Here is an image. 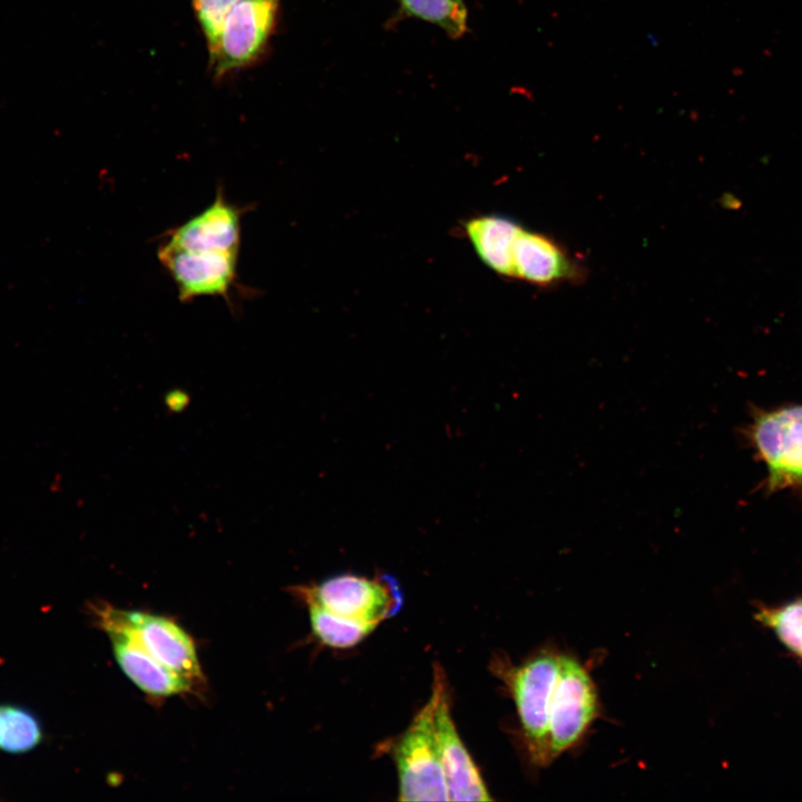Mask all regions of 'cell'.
<instances>
[{
	"mask_svg": "<svg viewBox=\"0 0 802 802\" xmlns=\"http://www.w3.org/2000/svg\"><path fill=\"white\" fill-rule=\"evenodd\" d=\"M446 687L442 667L436 664L428 702L389 746L398 772L400 801H449L436 732V712Z\"/></svg>",
	"mask_w": 802,
	"mask_h": 802,
	"instance_id": "1",
	"label": "cell"
},
{
	"mask_svg": "<svg viewBox=\"0 0 802 802\" xmlns=\"http://www.w3.org/2000/svg\"><path fill=\"white\" fill-rule=\"evenodd\" d=\"M559 665L560 654L552 651L540 652L517 666L498 655L490 665L515 701L528 756L539 767L552 762L549 710Z\"/></svg>",
	"mask_w": 802,
	"mask_h": 802,
	"instance_id": "2",
	"label": "cell"
},
{
	"mask_svg": "<svg viewBox=\"0 0 802 802\" xmlns=\"http://www.w3.org/2000/svg\"><path fill=\"white\" fill-rule=\"evenodd\" d=\"M745 438L766 468V492L802 496V404L754 410Z\"/></svg>",
	"mask_w": 802,
	"mask_h": 802,
	"instance_id": "3",
	"label": "cell"
},
{
	"mask_svg": "<svg viewBox=\"0 0 802 802\" xmlns=\"http://www.w3.org/2000/svg\"><path fill=\"white\" fill-rule=\"evenodd\" d=\"M88 609L99 629L120 628L151 657L194 686L203 679L193 638L172 619L139 610L119 609L98 602L89 604Z\"/></svg>",
	"mask_w": 802,
	"mask_h": 802,
	"instance_id": "4",
	"label": "cell"
},
{
	"mask_svg": "<svg viewBox=\"0 0 802 802\" xmlns=\"http://www.w3.org/2000/svg\"><path fill=\"white\" fill-rule=\"evenodd\" d=\"M281 0H241L227 16L215 51L208 56L215 80L250 68L265 56Z\"/></svg>",
	"mask_w": 802,
	"mask_h": 802,
	"instance_id": "5",
	"label": "cell"
},
{
	"mask_svg": "<svg viewBox=\"0 0 802 802\" xmlns=\"http://www.w3.org/2000/svg\"><path fill=\"white\" fill-rule=\"evenodd\" d=\"M598 713V695L588 671L576 658L560 654L549 710L551 761L583 739Z\"/></svg>",
	"mask_w": 802,
	"mask_h": 802,
	"instance_id": "6",
	"label": "cell"
},
{
	"mask_svg": "<svg viewBox=\"0 0 802 802\" xmlns=\"http://www.w3.org/2000/svg\"><path fill=\"white\" fill-rule=\"evenodd\" d=\"M296 590L300 596L336 615L375 625L395 614L402 605L399 586L385 577L370 579L342 574Z\"/></svg>",
	"mask_w": 802,
	"mask_h": 802,
	"instance_id": "7",
	"label": "cell"
},
{
	"mask_svg": "<svg viewBox=\"0 0 802 802\" xmlns=\"http://www.w3.org/2000/svg\"><path fill=\"white\" fill-rule=\"evenodd\" d=\"M157 257L174 281L182 302L219 296L229 303L237 280L238 253L188 250L164 241Z\"/></svg>",
	"mask_w": 802,
	"mask_h": 802,
	"instance_id": "8",
	"label": "cell"
},
{
	"mask_svg": "<svg viewBox=\"0 0 802 802\" xmlns=\"http://www.w3.org/2000/svg\"><path fill=\"white\" fill-rule=\"evenodd\" d=\"M515 278L537 286L577 283L585 277L579 260L552 237L521 227L512 252Z\"/></svg>",
	"mask_w": 802,
	"mask_h": 802,
	"instance_id": "9",
	"label": "cell"
},
{
	"mask_svg": "<svg viewBox=\"0 0 802 802\" xmlns=\"http://www.w3.org/2000/svg\"><path fill=\"white\" fill-rule=\"evenodd\" d=\"M244 208L227 200L224 189L204 211L169 229L166 242L188 250L238 253Z\"/></svg>",
	"mask_w": 802,
	"mask_h": 802,
	"instance_id": "10",
	"label": "cell"
},
{
	"mask_svg": "<svg viewBox=\"0 0 802 802\" xmlns=\"http://www.w3.org/2000/svg\"><path fill=\"white\" fill-rule=\"evenodd\" d=\"M436 732L449 801H490L489 791L453 723L448 688L442 691L437 712Z\"/></svg>",
	"mask_w": 802,
	"mask_h": 802,
	"instance_id": "11",
	"label": "cell"
},
{
	"mask_svg": "<svg viewBox=\"0 0 802 802\" xmlns=\"http://www.w3.org/2000/svg\"><path fill=\"white\" fill-rule=\"evenodd\" d=\"M115 659L124 674L144 693L168 697L189 692L194 684L170 671L143 649L125 630L105 627Z\"/></svg>",
	"mask_w": 802,
	"mask_h": 802,
	"instance_id": "12",
	"label": "cell"
},
{
	"mask_svg": "<svg viewBox=\"0 0 802 802\" xmlns=\"http://www.w3.org/2000/svg\"><path fill=\"white\" fill-rule=\"evenodd\" d=\"M522 226L499 214L477 216L464 224V231L479 258L501 276L512 277V252Z\"/></svg>",
	"mask_w": 802,
	"mask_h": 802,
	"instance_id": "13",
	"label": "cell"
},
{
	"mask_svg": "<svg viewBox=\"0 0 802 802\" xmlns=\"http://www.w3.org/2000/svg\"><path fill=\"white\" fill-rule=\"evenodd\" d=\"M309 608L311 627L314 635L325 645L334 648H349L364 639L378 625L350 619L336 615L304 598Z\"/></svg>",
	"mask_w": 802,
	"mask_h": 802,
	"instance_id": "14",
	"label": "cell"
},
{
	"mask_svg": "<svg viewBox=\"0 0 802 802\" xmlns=\"http://www.w3.org/2000/svg\"><path fill=\"white\" fill-rule=\"evenodd\" d=\"M43 740L42 725L31 711L10 703L0 704V751L27 753Z\"/></svg>",
	"mask_w": 802,
	"mask_h": 802,
	"instance_id": "15",
	"label": "cell"
},
{
	"mask_svg": "<svg viewBox=\"0 0 802 802\" xmlns=\"http://www.w3.org/2000/svg\"><path fill=\"white\" fill-rule=\"evenodd\" d=\"M412 16L442 28L452 38L467 30V9L462 0H400Z\"/></svg>",
	"mask_w": 802,
	"mask_h": 802,
	"instance_id": "16",
	"label": "cell"
},
{
	"mask_svg": "<svg viewBox=\"0 0 802 802\" xmlns=\"http://www.w3.org/2000/svg\"><path fill=\"white\" fill-rule=\"evenodd\" d=\"M241 0H192L193 11L205 38L208 56L218 43L224 22Z\"/></svg>",
	"mask_w": 802,
	"mask_h": 802,
	"instance_id": "17",
	"label": "cell"
},
{
	"mask_svg": "<svg viewBox=\"0 0 802 802\" xmlns=\"http://www.w3.org/2000/svg\"><path fill=\"white\" fill-rule=\"evenodd\" d=\"M760 617L789 648L802 657V599L779 609H765Z\"/></svg>",
	"mask_w": 802,
	"mask_h": 802,
	"instance_id": "18",
	"label": "cell"
}]
</instances>
